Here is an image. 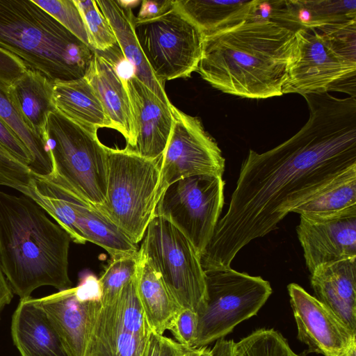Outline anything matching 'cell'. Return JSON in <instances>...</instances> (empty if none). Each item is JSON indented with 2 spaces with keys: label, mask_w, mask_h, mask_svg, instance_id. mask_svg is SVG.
Returning <instances> with one entry per match:
<instances>
[{
  "label": "cell",
  "mask_w": 356,
  "mask_h": 356,
  "mask_svg": "<svg viewBox=\"0 0 356 356\" xmlns=\"http://www.w3.org/2000/svg\"><path fill=\"white\" fill-rule=\"evenodd\" d=\"M233 356H301L273 329H259L234 343Z\"/></svg>",
  "instance_id": "f546056e"
},
{
  "label": "cell",
  "mask_w": 356,
  "mask_h": 356,
  "mask_svg": "<svg viewBox=\"0 0 356 356\" xmlns=\"http://www.w3.org/2000/svg\"><path fill=\"white\" fill-rule=\"evenodd\" d=\"M181 356H211V352L206 346L193 348L183 347Z\"/></svg>",
  "instance_id": "7bdbcfd3"
},
{
  "label": "cell",
  "mask_w": 356,
  "mask_h": 356,
  "mask_svg": "<svg viewBox=\"0 0 356 356\" xmlns=\"http://www.w3.org/2000/svg\"><path fill=\"white\" fill-rule=\"evenodd\" d=\"M144 56L160 83L190 77L196 72L204 35L181 12L173 7L150 19L134 21Z\"/></svg>",
  "instance_id": "9c48e42d"
},
{
  "label": "cell",
  "mask_w": 356,
  "mask_h": 356,
  "mask_svg": "<svg viewBox=\"0 0 356 356\" xmlns=\"http://www.w3.org/2000/svg\"><path fill=\"white\" fill-rule=\"evenodd\" d=\"M53 83L28 68L10 86L14 108L25 124L42 139L47 115L56 110L52 102Z\"/></svg>",
  "instance_id": "d4e9b609"
},
{
  "label": "cell",
  "mask_w": 356,
  "mask_h": 356,
  "mask_svg": "<svg viewBox=\"0 0 356 356\" xmlns=\"http://www.w3.org/2000/svg\"><path fill=\"white\" fill-rule=\"evenodd\" d=\"M74 2L84 21L90 46L95 51L103 53L118 45L114 33L96 1L74 0Z\"/></svg>",
  "instance_id": "4dcf8cb0"
},
{
  "label": "cell",
  "mask_w": 356,
  "mask_h": 356,
  "mask_svg": "<svg viewBox=\"0 0 356 356\" xmlns=\"http://www.w3.org/2000/svg\"><path fill=\"white\" fill-rule=\"evenodd\" d=\"M303 97L309 117L298 132L264 153L249 150L228 210L200 256L204 271L229 268L243 247L356 165V98Z\"/></svg>",
  "instance_id": "6da1fadb"
},
{
  "label": "cell",
  "mask_w": 356,
  "mask_h": 356,
  "mask_svg": "<svg viewBox=\"0 0 356 356\" xmlns=\"http://www.w3.org/2000/svg\"><path fill=\"white\" fill-rule=\"evenodd\" d=\"M36 299L70 356H84L91 327L102 305L98 279L88 275L76 287Z\"/></svg>",
  "instance_id": "5bb4252c"
},
{
  "label": "cell",
  "mask_w": 356,
  "mask_h": 356,
  "mask_svg": "<svg viewBox=\"0 0 356 356\" xmlns=\"http://www.w3.org/2000/svg\"><path fill=\"white\" fill-rule=\"evenodd\" d=\"M33 174L29 168L0 145V186L17 190L30 198Z\"/></svg>",
  "instance_id": "e575fe53"
},
{
  "label": "cell",
  "mask_w": 356,
  "mask_h": 356,
  "mask_svg": "<svg viewBox=\"0 0 356 356\" xmlns=\"http://www.w3.org/2000/svg\"><path fill=\"white\" fill-rule=\"evenodd\" d=\"M267 19L293 31L356 20V0L266 1Z\"/></svg>",
  "instance_id": "ffe728a7"
},
{
  "label": "cell",
  "mask_w": 356,
  "mask_h": 356,
  "mask_svg": "<svg viewBox=\"0 0 356 356\" xmlns=\"http://www.w3.org/2000/svg\"><path fill=\"white\" fill-rule=\"evenodd\" d=\"M28 67L17 56L0 47V118L15 132L32 158L29 168L34 175L49 176L53 170L51 155L45 142L24 122L10 99V86Z\"/></svg>",
  "instance_id": "ac0fdd59"
},
{
  "label": "cell",
  "mask_w": 356,
  "mask_h": 356,
  "mask_svg": "<svg viewBox=\"0 0 356 356\" xmlns=\"http://www.w3.org/2000/svg\"><path fill=\"white\" fill-rule=\"evenodd\" d=\"M11 336L21 356H70L37 299H20L12 317Z\"/></svg>",
  "instance_id": "d6986e66"
},
{
  "label": "cell",
  "mask_w": 356,
  "mask_h": 356,
  "mask_svg": "<svg viewBox=\"0 0 356 356\" xmlns=\"http://www.w3.org/2000/svg\"><path fill=\"white\" fill-rule=\"evenodd\" d=\"M85 77L97 94L112 129L124 136L127 147L132 148L134 135L125 79L122 77L115 64L97 51Z\"/></svg>",
  "instance_id": "7402d4cb"
},
{
  "label": "cell",
  "mask_w": 356,
  "mask_h": 356,
  "mask_svg": "<svg viewBox=\"0 0 356 356\" xmlns=\"http://www.w3.org/2000/svg\"><path fill=\"white\" fill-rule=\"evenodd\" d=\"M0 47L52 82L85 77L95 54L32 0H0Z\"/></svg>",
  "instance_id": "277c9868"
},
{
  "label": "cell",
  "mask_w": 356,
  "mask_h": 356,
  "mask_svg": "<svg viewBox=\"0 0 356 356\" xmlns=\"http://www.w3.org/2000/svg\"><path fill=\"white\" fill-rule=\"evenodd\" d=\"M296 232L310 273L320 266L356 257V211L322 219L300 216Z\"/></svg>",
  "instance_id": "2e32d148"
},
{
  "label": "cell",
  "mask_w": 356,
  "mask_h": 356,
  "mask_svg": "<svg viewBox=\"0 0 356 356\" xmlns=\"http://www.w3.org/2000/svg\"><path fill=\"white\" fill-rule=\"evenodd\" d=\"M138 252L160 276L181 309L197 314L203 309L207 291L200 257L176 227L161 216H154Z\"/></svg>",
  "instance_id": "52a82bcc"
},
{
  "label": "cell",
  "mask_w": 356,
  "mask_h": 356,
  "mask_svg": "<svg viewBox=\"0 0 356 356\" xmlns=\"http://www.w3.org/2000/svg\"><path fill=\"white\" fill-rule=\"evenodd\" d=\"M296 47L295 31L271 20L249 19L204 35L196 72L225 93L281 96Z\"/></svg>",
  "instance_id": "7a4b0ae2"
},
{
  "label": "cell",
  "mask_w": 356,
  "mask_h": 356,
  "mask_svg": "<svg viewBox=\"0 0 356 356\" xmlns=\"http://www.w3.org/2000/svg\"><path fill=\"white\" fill-rule=\"evenodd\" d=\"M76 211V229L85 243L89 241L103 248L111 259L138 252V244L92 204L80 198Z\"/></svg>",
  "instance_id": "83f0119b"
},
{
  "label": "cell",
  "mask_w": 356,
  "mask_h": 356,
  "mask_svg": "<svg viewBox=\"0 0 356 356\" xmlns=\"http://www.w3.org/2000/svg\"><path fill=\"white\" fill-rule=\"evenodd\" d=\"M136 277L113 299L101 302L84 356H143L152 330L137 296Z\"/></svg>",
  "instance_id": "7c38bea8"
},
{
  "label": "cell",
  "mask_w": 356,
  "mask_h": 356,
  "mask_svg": "<svg viewBox=\"0 0 356 356\" xmlns=\"http://www.w3.org/2000/svg\"><path fill=\"white\" fill-rule=\"evenodd\" d=\"M204 272L207 298L197 313L194 348L224 338L238 324L256 315L273 292L262 277L231 267Z\"/></svg>",
  "instance_id": "ba28073f"
},
{
  "label": "cell",
  "mask_w": 356,
  "mask_h": 356,
  "mask_svg": "<svg viewBox=\"0 0 356 356\" xmlns=\"http://www.w3.org/2000/svg\"><path fill=\"white\" fill-rule=\"evenodd\" d=\"M311 285L314 297L356 332V257L318 266Z\"/></svg>",
  "instance_id": "44dd1931"
},
{
  "label": "cell",
  "mask_w": 356,
  "mask_h": 356,
  "mask_svg": "<svg viewBox=\"0 0 356 356\" xmlns=\"http://www.w3.org/2000/svg\"><path fill=\"white\" fill-rule=\"evenodd\" d=\"M33 200L0 191V267L14 294L42 286L72 287L68 233Z\"/></svg>",
  "instance_id": "3957f363"
},
{
  "label": "cell",
  "mask_w": 356,
  "mask_h": 356,
  "mask_svg": "<svg viewBox=\"0 0 356 356\" xmlns=\"http://www.w3.org/2000/svg\"><path fill=\"white\" fill-rule=\"evenodd\" d=\"M97 5L106 18L114 35L120 51L132 69V74L147 86L164 104L172 106L161 85L154 75L139 45L134 29L135 16L131 8L122 1L97 0Z\"/></svg>",
  "instance_id": "603a6c76"
},
{
  "label": "cell",
  "mask_w": 356,
  "mask_h": 356,
  "mask_svg": "<svg viewBox=\"0 0 356 356\" xmlns=\"http://www.w3.org/2000/svg\"><path fill=\"white\" fill-rule=\"evenodd\" d=\"M173 123L162 154L158 200L172 183L195 175L222 176L225 160L216 140L201 121L174 105Z\"/></svg>",
  "instance_id": "4fadbf2b"
},
{
  "label": "cell",
  "mask_w": 356,
  "mask_h": 356,
  "mask_svg": "<svg viewBox=\"0 0 356 356\" xmlns=\"http://www.w3.org/2000/svg\"><path fill=\"white\" fill-rule=\"evenodd\" d=\"M136 280L137 296L151 330L163 335L181 308L160 276L140 254Z\"/></svg>",
  "instance_id": "484cf974"
},
{
  "label": "cell",
  "mask_w": 356,
  "mask_h": 356,
  "mask_svg": "<svg viewBox=\"0 0 356 356\" xmlns=\"http://www.w3.org/2000/svg\"><path fill=\"white\" fill-rule=\"evenodd\" d=\"M183 346L168 337H161L160 356H181Z\"/></svg>",
  "instance_id": "ab89813d"
},
{
  "label": "cell",
  "mask_w": 356,
  "mask_h": 356,
  "mask_svg": "<svg viewBox=\"0 0 356 356\" xmlns=\"http://www.w3.org/2000/svg\"><path fill=\"white\" fill-rule=\"evenodd\" d=\"M356 211V165L334 179L325 189L296 207L292 212L322 219Z\"/></svg>",
  "instance_id": "f1b7e54d"
},
{
  "label": "cell",
  "mask_w": 356,
  "mask_h": 356,
  "mask_svg": "<svg viewBox=\"0 0 356 356\" xmlns=\"http://www.w3.org/2000/svg\"><path fill=\"white\" fill-rule=\"evenodd\" d=\"M173 7V1H147L144 0L141 6L136 20H146L157 17Z\"/></svg>",
  "instance_id": "74e56055"
},
{
  "label": "cell",
  "mask_w": 356,
  "mask_h": 356,
  "mask_svg": "<svg viewBox=\"0 0 356 356\" xmlns=\"http://www.w3.org/2000/svg\"><path fill=\"white\" fill-rule=\"evenodd\" d=\"M32 1L83 42L90 46L86 27L74 0Z\"/></svg>",
  "instance_id": "d6a6232c"
},
{
  "label": "cell",
  "mask_w": 356,
  "mask_h": 356,
  "mask_svg": "<svg viewBox=\"0 0 356 356\" xmlns=\"http://www.w3.org/2000/svg\"><path fill=\"white\" fill-rule=\"evenodd\" d=\"M125 85L134 135V145L129 149L147 159H161L172 127L173 104L167 106L133 74Z\"/></svg>",
  "instance_id": "e0dca14e"
},
{
  "label": "cell",
  "mask_w": 356,
  "mask_h": 356,
  "mask_svg": "<svg viewBox=\"0 0 356 356\" xmlns=\"http://www.w3.org/2000/svg\"><path fill=\"white\" fill-rule=\"evenodd\" d=\"M138 260V252L112 259L98 279L102 302L116 297L123 287L136 277Z\"/></svg>",
  "instance_id": "1f68e13d"
},
{
  "label": "cell",
  "mask_w": 356,
  "mask_h": 356,
  "mask_svg": "<svg viewBox=\"0 0 356 356\" xmlns=\"http://www.w3.org/2000/svg\"><path fill=\"white\" fill-rule=\"evenodd\" d=\"M317 29L336 53L356 63V20L325 25Z\"/></svg>",
  "instance_id": "836d02e7"
},
{
  "label": "cell",
  "mask_w": 356,
  "mask_h": 356,
  "mask_svg": "<svg viewBox=\"0 0 356 356\" xmlns=\"http://www.w3.org/2000/svg\"><path fill=\"white\" fill-rule=\"evenodd\" d=\"M298 329V339L307 353L324 356H356V332L300 285L287 286Z\"/></svg>",
  "instance_id": "9a60e30c"
},
{
  "label": "cell",
  "mask_w": 356,
  "mask_h": 356,
  "mask_svg": "<svg viewBox=\"0 0 356 356\" xmlns=\"http://www.w3.org/2000/svg\"><path fill=\"white\" fill-rule=\"evenodd\" d=\"M0 145L19 161L30 168L32 163L30 153L1 118H0Z\"/></svg>",
  "instance_id": "8d00e7d4"
},
{
  "label": "cell",
  "mask_w": 356,
  "mask_h": 356,
  "mask_svg": "<svg viewBox=\"0 0 356 356\" xmlns=\"http://www.w3.org/2000/svg\"><path fill=\"white\" fill-rule=\"evenodd\" d=\"M296 47L282 95L338 91L356 98V63L336 53L316 30L295 32Z\"/></svg>",
  "instance_id": "8fae6325"
},
{
  "label": "cell",
  "mask_w": 356,
  "mask_h": 356,
  "mask_svg": "<svg viewBox=\"0 0 356 356\" xmlns=\"http://www.w3.org/2000/svg\"><path fill=\"white\" fill-rule=\"evenodd\" d=\"M259 2V0H174L173 5L205 35L252 19Z\"/></svg>",
  "instance_id": "4316f807"
},
{
  "label": "cell",
  "mask_w": 356,
  "mask_h": 356,
  "mask_svg": "<svg viewBox=\"0 0 356 356\" xmlns=\"http://www.w3.org/2000/svg\"><path fill=\"white\" fill-rule=\"evenodd\" d=\"M13 292L0 267V320L3 310L10 303Z\"/></svg>",
  "instance_id": "f35d334b"
},
{
  "label": "cell",
  "mask_w": 356,
  "mask_h": 356,
  "mask_svg": "<svg viewBox=\"0 0 356 356\" xmlns=\"http://www.w3.org/2000/svg\"><path fill=\"white\" fill-rule=\"evenodd\" d=\"M162 336L152 331L143 356H160Z\"/></svg>",
  "instance_id": "b9f144b4"
},
{
  "label": "cell",
  "mask_w": 356,
  "mask_h": 356,
  "mask_svg": "<svg viewBox=\"0 0 356 356\" xmlns=\"http://www.w3.org/2000/svg\"><path fill=\"white\" fill-rule=\"evenodd\" d=\"M107 154L106 196L95 207L138 244L154 218L161 158L147 159L127 147H107Z\"/></svg>",
  "instance_id": "8992f818"
},
{
  "label": "cell",
  "mask_w": 356,
  "mask_h": 356,
  "mask_svg": "<svg viewBox=\"0 0 356 356\" xmlns=\"http://www.w3.org/2000/svg\"><path fill=\"white\" fill-rule=\"evenodd\" d=\"M234 343L224 338L218 339L211 349V356H233Z\"/></svg>",
  "instance_id": "60d3db41"
},
{
  "label": "cell",
  "mask_w": 356,
  "mask_h": 356,
  "mask_svg": "<svg viewBox=\"0 0 356 356\" xmlns=\"http://www.w3.org/2000/svg\"><path fill=\"white\" fill-rule=\"evenodd\" d=\"M222 176L195 175L168 186L160 196L154 216L176 227L202 255L219 220L224 203Z\"/></svg>",
  "instance_id": "30bf717a"
},
{
  "label": "cell",
  "mask_w": 356,
  "mask_h": 356,
  "mask_svg": "<svg viewBox=\"0 0 356 356\" xmlns=\"http://www.w3.org/2000/svg\"><path fill=\"white\" fill-rule=\"evenodd\" d=\"M43 139L53 166L44 177L95 206L101 204L106 196L108 154L97 131L54 110L47 115Z\"/></svg>",
  "instance_id": "5b68a950"
},
{
  "label": "cell",
  "mask_w": 356,
  "mask_h": 356,
  "mask_svg": "<svg viewBox=\"0 0 356 356\" xmlns=\"http://www.w3.org/2000/svg\"><path fill=\"white\" fill-rule=\"evenodd\" d=\"M197 323L196 312L188 309H181L169 330L176 342L184 348H193L197 337Z\"/></svg>",
  "instance_id": "d590c367"
},
{
  "label": "cell",
  "mask_w": 356,
  "mask_h": 356,
  "mask_svg": "<svg viewBox=\"0 0 356 356\" xmlns=\"http://www.w3.org/2000/svg\"><path fill=\"white\" fill-rule=\"evenodd\" d=\"M52 102L56 111L92 131L112 129L111 122L86 77L53 83Z\"/></svg>",
  "instance_id": "cb8c5ba5"
}]
</instances>
